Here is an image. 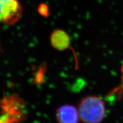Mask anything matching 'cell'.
<instances>
[{"label": "cell", "instance_id": "5b68a950", "mask_svg": "<svg viewBox=\"0 0 123 123\" xmlns=\"http://www.w3.org/2000/svg\"><path fill=\"white\" fill-rule=\"evenodd\" d=\"M121 80L120 83L117 87L113 89V90L111 91L110 93H109V95H112L113 94H116L118 98L120 97L121 95L123 94V63L121 65Z\"/></svg>", "mask_w": 123, "mask_h": 123}, {"label": "cell", "instance_id": "277c9868", "mask_svg": "<svg viewBox=\"0 0 123 123\" xmlns=\"http://www.w3.org/2000/svg\"><path fill=\"white\" fill-rule=\"evenodd\" d=\"M51 44L59 50H65L70 45V38L67 33L62 30H56L51 35Z\"/></svg>", "mask_w": 123, "mask_h": 123}, {"label": "cell", "instance_id": "8992f818", "mask_svg": "<svg viewBox=\"0 0 123 123\" xmlns=\"http://www.w3.org/2000/svg\"><path fill=\"white\" fill-rule=\"evenodd\" d=\"M38 12L44 17H47L49 14V7L46 4H41L38 7Z\"/></svg>", "mask_w": 123, "mask_h": 123}, {"label": "cell", "instance_id": "3957f363", "mask_svg": "<svg viewBox=\"0 0 123 123\" xmlns=\"http://www.w3.org/2000/svg\"><path fill=\"white\" fill-rule=\"evenodd\" d=\"M56 119L58 123H79L80 120L78 108L71 104H63L58 108Z\"/></svg>", "mask_w": 123, "mask_h": 123}, {"label": "cell", "instance_id": "6da1fadb", "mask_svg": "<svg viewBox=\"0 0 123 123\" xmlns=\"http://www.w3.org/2000/svg\"><path fill=\"white\" fill-rule=\"evenodd\" d=\"M77 108L80 119L84 123H101L106 115L104 101L95 95H88L83 98Z\"/></svg>", "mask_w": 123, "mask_h": 123}, {"label": "cell", "instance_id": "7a4b0ae2", "mask_svg": "<svg viewBox=\"0 0 123 123\" xmlns=\"http://www.w3.org/2000/svg\"><path fill=\"white\" fill-rule=\"evenodd\" d=\"M23 12L19 0H0V23L11 25L21 18Z\"/></svg>", "mask_w": 123, "mask_h": 123}]
</instances>
